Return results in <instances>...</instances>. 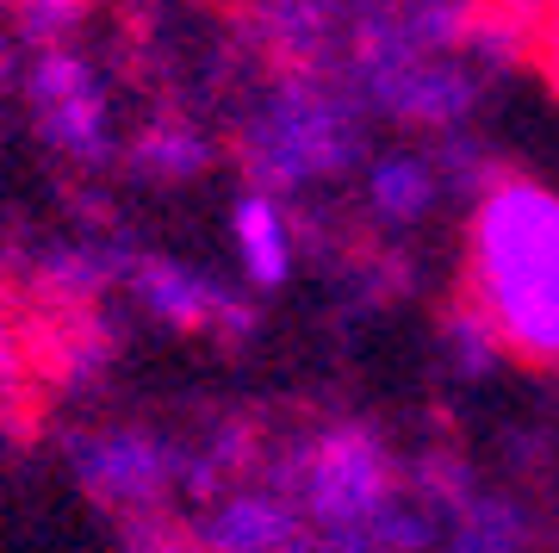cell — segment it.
Segmentation results:
<instances>
[{
  "instance_id": "6da1fadb",
  "label": "cell",
  "mask_w": 559,
  "mask_h": 553,
  "mask_svg": "<svg viewBox=\"0 0 559 553\" xmlns=\"http://www.w3.org/2000/svg\"><path fill=\"white\" fill-rule=\"evenodd\" d=\"M479 311L522 361L559 367V199L498 187L473 224Z\"/></svg>"
},
{
  "instance_id": "7a4b0ae2",
  "label": "cell",
  "mask_w": 559,
  "mask_h": 553,
  "mask_svg": "<svg viewBox=\"0 0 559 553\" xmlns=\"http://www.w3.org/2000/svg\"><path fill=\"white\" fill-rule=\"evenodd\" d=\"M242 237H249V256H255L261 274H280V249H274V231H267V212L261 205L242 212Z\"/></svg>"
},
{
  "instance_id": "3957f363",
  "label": "cell",
  "mask_w": 559,
  "mask_h": 553,
  "mask_svg": "<svg viewBox=\"0 0 559 553\" xmlns=\"http://www.w3.org/2000/svg\"><path fill=\"white\" fill-rule=\"evenodd\" d=\"M535 57H540V75L554 81V94H559V13L535 32Z\"/></svg>"
},
{
  "instance_id": "277c9868",
  "label": "cell",
  "mask_w": 559,
  "mask_h": 553,
  "mask_svg": "<svg viewBox=\"0 0 559 553\" xmlns=\"http://www.w3.org/2000/svg\"><path fill=\"white\" fill-rule=\"evenodd\" d=\"M13 379V349H7V337H0V386Z\"/></svg>"
}]
</instances>
